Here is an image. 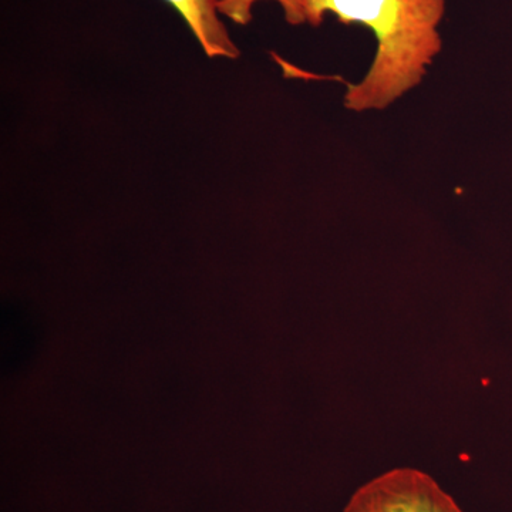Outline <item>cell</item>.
<instances>
[{
    "mask_svg": "<svg viewBox=\"0 0 512 512\" xmlns=\"http://www.w3.org/2000/svg\"><path fill=\"white\" fill-rule=\"evenodd\" d=\"M446 0H306V18L319 26L326 13L375 33L377 52L362 82L349 84V110H383L419 86L441 52L439 26Z\"/></svg>",
    "mask_w": 512,
    "mask_h": 512,
    "instance_id": "obj_1",
    "label": "cell"
},
{
    "mask_svg": "<svg viewBox=\"0 0 512 512\" xmlns=\"http://www.w3.org/2000/svg\"><path fill=\"white\" fill-rule=\"evenodd\" d=\"M343 512H464L429 474L393 468L357 488Z\"/></svg>",
    "mask_w": 512,
    "mask_h": 512,
    "instance_id": "obj_2",
    "label": "cell"
},
{
    "mask_svg": "<svg viewBox=\"0 0 512 512\" xmlns=\"http://www.w3.org/2000/svg\"><path fill=\"white\" fill-rule=\"evenodd\" d=\"M185 20L192 35L211 59H238L241 52L220 19L214 0H167Z\"/></svg>",
    "mask_w": 512,
    "mask_h": 512,
    "instance_id": "obj_3",
    "label": "cell"
},
{
    "mask_svg": "<svg viewBox=\"0 0 512 512\" xmlns=\"http://www.w3.org/2000/svg\"><path fill=\"white\" fill-rule=\"evenodd\" d=\"M259 0H214L218 13L237 25H248L252 20V8ZM282 6L286 22L291 25L308 23L306 18V0H275Z\"/></svg>",
    "mask_w": 512,
    "mask_h": 512,
    "instance_id": "obj_4",
    "label": "cell"
}]
</instances>
